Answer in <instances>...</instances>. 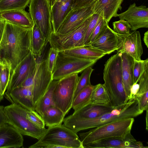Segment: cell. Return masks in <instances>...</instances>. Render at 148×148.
Wrapping results in <instances>:
<instances>
[{
  "mask_svg": "<svg viewBox=\"0 0 148 148\" xmlns=\"http://www.w3.org/2000/svg\"><path fill=\"white\" fill-rule=\"evenodd\" d=\"M4 110L8 123L22 135L38 140L47 129L39 128L30 122L26 117L27 110L19 105L12 103L4 107Z\"/></svg>",
  "mask_w": 148,
  "mask_h": 148,
  "instance_id": "6",
  "label": "cell"
},
{
  "mask_svg": "<svg viewBox=\"0 0 148 148\" xmlns=\"http://www.w3.org/2000/svg\"><path fill=\"white\" fill-rule=\"evenodd\" d=\"M6 23V21L0 16V42L2 37Z\"/></svg>",
  "mask_w": 148,
  "mask_h": 148,
  "instance_id": "44",
  "label": "cell"
},
{
  "mask_svg": "<svg viewBox=\"0 0 148 148\" xmlns=\"http://www.w3.org/2000/svg\"><path fill=\"white\" fill-rule=\"evenodd\" d=\"M138 82L139 88L135 98L139 108L144 111L148 108V70L144 72Z\"/></svg>",
  "mask_w": 148,
  "mask_h": 148,
  "instance_id": "28",
  "label": "cell"
},
{
  "mask_svg": "<svg viewBox=\"0 0 148 148\" xmlns=\"http://www.w3.org/2000/svg\"><path fill=\"white\" fill-rule=\"evenodd\" d=\"M58 80H53L46 91L37 103L35 110L41 116L49 107L54 106L53 99L54 90Z\"/></svg>",
  "mask_w": 148,
  "mask_h": 148,
  "instance_id": "29",
  "label": "cell"
},
{
  "mask_svg": "<svg viewBox=\"0 0 148 148\" xmlns=\"http://www.w3.org/2000/svg\"><path fill=\"white\" fill-rule=\"evenodd\" d=\"M90 103L112 106L108 93L103 84H99L95 85Z\"/></svg>",
  "mask_w": 148,
  "mask_h": 148,
  "instance_id": "30",
  "label": "cell"
},
{
  "mask_svg": "<svg viewBox=\"0 0 148 148\" xmlns=\"http://www.w3.org/2000/svg\"><path fill=\"white\" fill-rule=\"evenodd\" d=\"M139 86L138 84H134L132 85L130 90V94L128 98V100L134 98H136V96L139 89Z\"/></svg>",
  "mask_w": 148,
  "mask_h": 148,
  "instance_id": "42",
  "label": "cell"
},
{
  "mask_svg": "<svg viewBox=\"0 0 148 148\" xmlns=\"http://www.w3.org/2000/svg\"><path fill=\"white\" fill-rule=\"evenodd\" d=\"M26 117L34 125L40 128H45V124L41 116L35 110H27Z\"/></svg>",
  "mask_w": 148,
  "mask_h": 148,
  "instance_id": "38",
  "label": "cell"
},
{
  "mask_svg": "<svg viewBox=\"0 0 148 148\" xmlns=\"http://www.w3.org/2000/svg\"><path fill=\"white\" fill-rule=\"evenodd\" d=\"M48 42L39 28L35 24L32 28V52L36 57L40 56L45 47Z\"/></svg>",
  "mask_w": 148,
  "mask_h": 148,
  "instance_id": "27",
  "label": "cell"
},
{
  "mask_svg": "<svg viewBox=\"0 0 148 148\" xmlns=\"http://www.w3.org/2000/svg\"><path fill=\"white\" fill-rule=\"evenodd\" d=\"M32 28L6 21L0 42V62L9 64L11 73L15 66L32 52Z\"/></svg>",
  "mask_w": 148,
  "mask_h": 148,
  "instance_id": "1",
  "label": "cell"
},
{
  "mask_svg": "<svg viewBox=\"0 0 148 148\" xmlns=\"http://www.w3.org/2000/svg\"><path fill=\"white\" fill-rule=\"evenodd\" d=\"M4 107L0 105V127L7 123L8 121L4 110Z\"/></svg>",
  "mask_w": 148,
  "mask_h": 148,
  "instance_id": "43",
  "label": "cell"
},
{
  "mask_svg": "<svg viewBox=\"0 0 148 148\" xmlns=\"http://www.w3.org/2000/svg\"><path fill=\"white\" fill-rule=\"evenodd\" d=\"M37 60L32 52L27 56L14 68L5 93H8L14 88L20 86L27 77L36 70Z\"/></svg>",
  "mask_w": 148,
  "mask_h": 148,
  "instance_id": "11",
  "label": "cell"
},
{
  "mask_svg": "<svg viewBox=\"0 0 148 148\" xmlns=\"http://www.w3.org/2000/svg\"><path fill=\"white\" fill-rule=\"evenodd\" d=\"M95 85L91 84L86 86L74 99L72 108L76 111L90 103Z\"/></svg>",
  "mask_w": 148,
  "mask_h": 148,
  "instance_id": "31",
  "label": "cell"
},
{
  "mask_svg": "<svg viewBox=\"0 0 148 148\" xmlns=\"http://www.w3.org/2000/svg\"><path fill=\"white\" fill-rule=\"evenodd\" d=\"M31 0H0V13L3 12L24 9Z\"/></svg>",
  "mask_w": 148,
  "mask_h": 148,
  "instance_id": "32",
  "label": "cell"
},
{
  "mask_svg": "<svg viewBox=\"0 0 148 148\" xmlns=\"http://www.w3.org/2000/svg\"><path fill=\"white\" fill-rule=\"evenodd\" d=\"M123 0H97L93 9L94 13L99 14L108 23L113 17H117V12L121 9Z\"/></svg>",
  "mask_w": 148,
  "mask_h": 148,
  "instance_id": "22",
  "label": "cell"
},
{
  "mask_svg": "<svg viewBox=\"0 0 148 148\" xmlns=\"http://www.w3.org/2000/svg\"><path fill=\"white\" fill-rule=\"evenodd\" d=\"M32 86H20L8 93H5V97L12 103L19 105L29 111L35 110L32 93Z\"/></svg>",
  "mask_w": 148,
  "mask_h": 148,
  "instance_id": "18",
  "label": "cell"
},
{
  "mask_svg": "<svg viewBox=\"0 0 148 148\" xmlns=\"http://www.w3.org/2000/svg\"><path fill=\"white\" fill-rule=\"evenodd\" d=\"M1 63L2 66L0 74V85L1 93L4 95L8 84L11 73V67L8 64Z\"/></svg>",
  "mask_w": 148,
  "mask_h": 148,
  "instance_id": "34",
  "label": "cell"
},
{
  "mask_svg": "<svg viewBox=\"0 0 148 148\" xmlns=\"http://www.w3.org/2000/svg\"><path fill=\"white\" fill-rule=\"evenodd\" d=\"M119 34L121 42V47L116 50L117 52L126 53L135 60H141L143 50L139 32L134 31L127 34Z\"/></svg>",
  "mask_w": 148,
  "mask_h": 148,
  "instance_id": "17",
  "label": "cell"
},
{
  "mask_svg": "<svg viewBox=\"0 0 148 148\" xmlns=\"http://www.w3.org/2000/svg\"><path fill=\"white\" fill-rule=\"evenodd\" d=\"M139 110L136 98L128 100L125 104L114 108L98 117L63 122V125L77 133L81 130L94 128L118 120L134 118L143 112Z\"/></svg>",
  "mask_w": 148,
  "mask_h": 148,
  "instance_id": "2",
  "label": "cell"
},
{
  "mask_svg": "<svg viewBox=\"0 0 148 148\" xmlns=\"http://www.w3.org/2000/svg\"><path fill=\"white\" fill-rule=\"evenodd\" d=\"M148 70V58L144 60H134L133 71V84L137 83L144 72Z\"/></svg>",
  "mask_w": 148,
  "mask_h": 148,
  "instance_id": "35",
  "label": "cell"
},
{
  "mask_svg": "<svg viewBox=\"0 0 148 148\" xmlns=\"http://www.w3.org/2000/svg\"><path fill=\"white\" fill-rule=\"evenodd\" d=\"M59 51L51 47L46 59L47 64L48 71L52 73L56 62Z\"/></svg>",
  "mask_w": 148,
  "mask_h": 148,
  "instance_id": "40",
  "label": "cell"
},
{
  "mask_svg": "<svg viewBox=\"0 0 148 148\" xmlns=\"http://www.w3.org/2000/svg\"><path fill=\"white\" fill-rule=\"evenodd\" d=\"M29 148H84L77 133L62 124L49 127Z\"/></svg>",
  "mask_w": 148,
  "mask_h": 148,
  "instance_id": "4",
  "label": "cell"
},
{
  "mask_svg": "<svg viewBox=\"0 0 148 148\" xmlns=\"http://www.w3.org/2000/svg\"><path fill=\"white\" fill-rule=\"evenodd\" d=\"M121 72L123 85L127 100L133 84V71L134 59L125 53H121Z\"/></svg>",
  "mask_w": 148,
  "mask_h": 148,
  "instance_id": "24",
  "label": "cell"
},
{
  "mask_svg": "<svg viewBox=\"0 0 148 148\" xmlns=\"http://www.w3.org/2000/svg\"><path fill=\"white\" fill-rule=\"evenodd\" d=\"M65 115L59 108L51 106L45 110L41 116L45 125L49 127L62 124Z\"/></svg>",
  "mask_w": 148,
  "mask_h": 148,
  "instance_id": "26",
  "label": "cell"
},
{
  "mask_svg": "<svg viewBox=\"0 0 148 148\" xmlns=\"http://www.w3.org/2000/svg\"><path fill=\"white\" fill-rule=\"evenodd\" d=\"M96 1L86 7L72 10L57 32L54 33L57 35L66 34L78 27L94 14L93 9Z\"/></svg>",
  "mask_w": 148,
  "mask_h": 148,
  "instance_id": "13",
  "label": "cell"
},
{
  "mask_svg": "<svg viewBox=\"0 0 148 148\" xmlns=\"http://www.w3.org/2000/svg\"><path fill=\"white\" fill-rule=\"evenodd\" d=\"M97 0H73L72 9L73 10L88 6Z\"/></svg>",
  "mask_w": 148,
  "mask_h": 148,
  "instance_id": "41",
  "label": "cell"
},
{
  "mask_svg": "<svg viewBox=\"0 0 148 148\" xmlns=\"http://www.w3.org/2000/svg\"><path fill=\"white\" fill-rule=\"evenodd\" d=\"M0 16L8 22L22 27L32 28L34 25L30 13L24 9L3 12Z\"/></svg>",
  "mask_w": 148,
  "mask_h": 148,
  "instance_id": "23",
  "label": "cell"
},
{
  "mask_svg": "<svg viewBox=\"0 0 148 148\" xmlns=\"http://www.w3.org/2000/svg\"><path fill=\"white\" fill-rule=\"evenodd\" d=\"M65 54L80 58L98 60L106 54L90 45L59 51Z\"/></svg>",
  "mask_w": 148,
  "mask_h": 148,
  "instance_id": "25",
  "label": "cell"
},
{
  "mask_svg": "<svg viewBox=\"0 0 148 148\" xmlns=\"http://www.w3.org/2000/svg\"><path fill=\"white\" fill-rule=\"evenodd\" d=\"M121 42L120 35L115 32L108 24L99 36L88 45L109 54L117 50L121 47Z\"/></svg>",
  "mask_w": 148,
  "mask_h": 148,
  "instance_id": "15",
  "label": "cell"
},
{
  "mask_svg": "<svg viewBox=\"0 0 148 148\" xmlns=\"http://www.w3.org/2000/svg\"><path fill=\"white\" fill-rule=\"evenodd\" d=\"M108 23L101 16L90 36L88 45L93 42L102 32Z\"/></svg>",
  "mask_w": 148,
  "mask_h": 148,
  "instance_id": "39",
  "label": "cell"
},
{
  "mask_svg": "<svg viewBox=\"0 0 148 148\" xmlns=\"http://www.w3.org/2000/svg\"><path fill=\"white\" fill-rule=\"evenodd\" d=\"M94 70L92 66H90L87 68L82 72L81 75L79 77L74 99L83 88L86 86L91 84L90 77Z\"/></svg>",
  "mask_w": 148,
  "mask_h": 148,
  "instance_id": "33",
  "label": "cell"
},
{
  "mask_svg": "<svg viewBox=\"0 0 148 148\" xmlns=\"http://www.w3.org/2000/svg\"><path fill=\"white\" fill-rule=\"evenodd\" d=\"M117 17L127 22L130 30L133 31L140 28H148V8L145 5L137 6L134 3L125 11L117 14Z\"/></svg>",
  "mask_w": 148,
  "mask_h": 148,
  "instance_id": "14",
  "label": "cell"
},
{
  "mask_svg": "<svg viewBox=\"0 0 148 148\" xmlns=\"http://www.w3.org/2000/svg\"><path fill=\"white\" fill-rule=\"evenodd\" d=\"M98 60L80 58L59 51L52 72V80H59L73 74H78L92 66Z\"/></svg>",
  "mask_w": 148,
  "mask_h": 148,
  "instance_id": "7",
  "label": "cell"
},
{
  "mask_svg": "<svg viewBox=\"0 0 148 148\" xmlns=\"http://www.w3.org/2000/svg\"><path fill=\"white\" fill-rule=\"evenodd\" d=\"M54 1H60L62 2H65L66 1H67L68 0H54Z\"/></svg>",
  "mask_w": 148,
  "mask_h": 148,
  "instance_id": "48",
  "label": "cell"
},
{
  "mask_svg": "<svg viewBox=\"0 0 148 148\" xmlns=\"http://www.w3.org/2000/svg\"><path fill=\"white\" fill-rule=\"evenodd\" d=\"M113 30L120 34H126L130 32V26L126 21L122 19L113 22L112 23Z\"/></svg>",
  "mask_w": 148,
  "mask_h": 148,
  "instance_id": "37",
  "label": "cell"
},
{
  "mask_svg": "<svg viewBox=\"0 0 148 148\" xmlns=\"http://www.w3.org/2000/svg\"><path fill=\"white\" fill-rule=\"evenodd\" d=\"M73 0L65 2L54 0L51 3V12L52 32L56 33L69 13L72 10Z\"/></svg>",
  "mask_w": 148,
  "mask_h": 148,
  "instance_id": "21",
  "label": "cell"
},
{
  "mask_svg": "<svg viewBox=\"0 0 148 148\" xmlns=\"http://www.w3.org/2000/svg\"><path fill=\"white\" fill-rule=\"evenodd\" d=\"M146 130H148V110H146Z\"/></svg>",
  "mask_w": 148,
  "mask_h": 148,
  "instance_id": "47",
  "label": "cell"
},
{
  "mask_svg": "<svg viewBox=\"0 0 148 148\" xmlns=\"http://www.w3.org/2000/svg\"><path fill=\"white\" fill-rule=\"evenodd\" d=\"M23 142L22 135L10 124L0 127V148H18L23 146Z\"/></svg>",
  "mask_w": 148,
  "mask_h": 148,
  "instance_id": "20",
  "label": "cell"
},
{
  "mask_svg": "<svg viewBox=\"0 0 148 148\" xmlns=\"http://www.w3.org/2000/svg\"><path fill=\"white\" fill-rule=\"evenodd\" d=\"M103 71V84L114 108L126 104L127 99L123 85L121 53L117 52L106 62Z\"/></svg>",
  "mask_w": 148,
  "mask_h": 148,
  "instance_id": "3",
  "label": "cell"
},
{
  "mask_svg": "<svg viewBox=\"0 0 148 148\" xmlns=\"http://www.w3.org/2000/svg\"><path fill=\"white\" fill-rule=\"evenodd\" d=\"M143 40L145 45L148 48V31L145 32Z\"/></svg>",
  "mask_w": 148,
  "mask_h": 148,
  "instance_id": "45",
  "label": "cell"
},
{
  "mask_svg": "<svg viewBox=\"0 0 148 148\" xmlns=\"http://www.w3.org/2000/svg\"><path fill=\"white\" fill-rule=\"evenodd\" d=\"M1 63L0 62V74L1 71ZM3 96L2 94L1 89V88H0V101L3 99Z\"/></svg>",
  "mask_w": 148,
  "mask_h": 148,
  "instance_id": "46",
  "label": "cell"
},
{
  "mask_svg": "<svg viewBox=\"0 0 148 148\" xmlns=\"http://www.w3.org/2000/svg\"><path fill=\"white\" fill-rule=\"evenodd\" d=\"M79 78L78 74H75L60 79L54 90V105L60 109L65 115L72 108Z\"/></svg>",
  "mask_w": 148,
  "mask_h": 148,
  "instance_id": "8",
  "label": "cell"
},
{
  "mask_svg": "<svg viewBox=\"0 0 148 148\" xmlns=\"http://www.w3.org/2000/svg\"></svg>",
  "mask_w": 148,
  "mask_h": 148,
  "instance_id": "49",
  "label": "cell"
},
{
  "mask_svg": "<svg viewBox=\"0 0 148 148\" xmlns=\"http://www.w3.org/2000/svg\"><path fill=\"white\" fill-rule=\"evenodd\" d=\"M51 0H31L29 12L34 22L49 41L53 32L51 12Z\"/></svg>",
  "mask_w": 148,
  "mask_h": 148,
  "instance_id": "10",
  "label": "cell"
},
{
  "mask_svg": "<svg viewBox=\"0 0 148 148\" xmlns=\"http://www.w3.org/2000/svg\"><path fill=\"white\" fill-rule=\"evenodd\" d=\"M114 108L112 106L94 105L90 103L64 118L63 122L95 118L110 112Z\"/></svg>",
  "mask_w": 148,
  "mask_h": 148,
  "instance_id": "19",
  "label": "cell"
},
{
  "mask_svg": "<svg viewBox=\"0 0 148 148\" xmlns=\"http://www.w3.org/2000/svg\"><path fill=\"white\" fill-rule=\"evenodd\" d=\"M101 16L99 14L94 13L91 16L85 36L84 44L85 46L88 45L91 35L95 27L100 19Z\"/></svg>",
  "mask_w": 148,
  "mask_h": 148,
  "instance_id": "36",
  "label": "cell"
},
{
  "mask_svg": "<svg viewBox=\"0 0 148 148\" xmlns=\"http://www.w3.org/2000/svg\"><path fill=\"white\" fill-rule=\"evenodd\" d=\"M84 148H146L140 141L136 140L131 133L124 137H115L100 140L85 146Z\"/></svg>",
  "mask_w": 148,
  "mask_h": 148,
  "instance_id": "16",
  "label": "cell"
},
{
  "mask_svg": "<svg viewBox=\"0 0 148 148\" xmlns=\"http://www.w3.org/2000/svg\"><path fill=\"white\" fill-rule=\"evenodd\" d=\"M40 58L39 60H37L36 69L32 85V93L35 107L53 80L52 73L48 69L46 59Z\"/></svg>",
  "mask_w": 148,
  "mask_h": 148,
  "instance_id": "12",
  "label": "cell"
},
{
  "mask_svg": "<svg viewBox=\"0 0 148 148\" xmlns=\"http://www.w3.org/2000/svg\"><path fill=\"white\" fill-rule=\"evenodd\" d=\"M134 118L118 120L95 128L87 132L79 133V138L84 147L100 140L126 136L131 133L134 121Z\"/></svg>",
  "mask_w": 148,
  "mask_h": 148,
  "instance_id": "5",
  "label": "cell"
},
{
  "mask_svg": "<svg viewBox=\"0 0 148 148\" xmlns=\"http://www.w3.org/2000/svg\"><path fill=\"white\" fill-rule=\"evenodd\" d=\"M91 16L67 34L57 35L52 32L48 41L51 47L59 51L84 46L85 36Z\"/></svg>",
  "mask_w": 148,
  "mask_h": 148,
  "instance_id": "9",
  "label": "cell"
}]
</instances>
